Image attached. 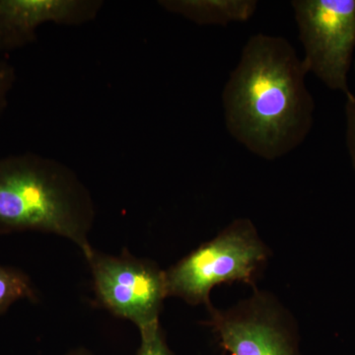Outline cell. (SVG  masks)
<instances>
[{
  "label": "cell",
  "instance_id": "6da1fadb",
  "mask_svg": "<svg viewBox=\"0 0 355 355\" xmlns=\"http://www.w3.org/2000/svg\"><path fill=\"white\" fill-rule=\"evenodd\" d=\"M308 73L286 38L252 36L222 93L231 137L266 160L282 157L300 146L314 123Z\"/></svg>",
  "mask_w": 355,
  "mask_h": 355
},
{
  "label": "cell",
  "instance_id": "7a4b0ae2",
  "mask_svg": "<svg viewBox=\"0 0 355 355\" xmlns=\"http://www.w3.org/2000/svg\"><path fill=\"white\" fill-rule=\"evenodd\" d=\"M95 218L92 196L69 166L35 153L0 158V235L60 236L85 257Z\"/></svg>",
  "mask_w": 355,
  "mask_h": 355
},
{
  "label": "cell",
  "instance_id": "3957f363",
  "mask_svg": "<svg viewBox=\"0 0 355 355\" xmlns=\"http://www.w3.org/2000/svg\"><path fill=\"white\" fill-rule=\"evenodd\" d=\"M270 257L253 221L235 219L165 270L168 297L207 308L214 287L244 284L256 288Z\"/></svg>",
  "mask_w": 355,
  "mask_h": 355
},
{
  "label": "cell",
  "instance_id": "277c9868",
  "mask_svg": "<svg viewBox=\"0 0 355 355\" xmlns=\"http://www.w3.org/2000/svg\"><path fill=\"white\" fill-rule=\"evenodd\" d=\"M84 258L92 272L96 304L132 322L139 333L160 324L167 282L155 261L137 258L128 249L114 256L93 248Z\"/></svg>",
  "mask_w": 355,
  "mask_h": 355
},
{
  "label": "cell",
  "instance_id": "5b68a950",
  "mask_svg": "<svg viewBox=\"0 0 355 355\" xmlns=\"http://www.w3.org/2000/svg\"><path fill=\"white\" fill-rule=\"evenodd\" d=\"M207 309L205 324L229 355H301L297 322L270 292L256 287L227 309Z\"/></svg>",
  "mask_w": 355,
  "mask_h": 355
},
{
  "label": "cell",
  "instance_id": "8992f818",
  "mask_svg": "<svg viewBox=\"0 0 355 355\" xmlns=\"http://www.w3.org/2000/svg\"><path fill=\"white\" fill-rule=\"evenodd\" d=\"M304 62L329 89L352 94L349 71L355 50V0L291 2Z\"/></svg>",
  "mask_w": 355,
  "mask_h": 355
},
{
  "label": "cell",
  "instance_id": "52a82bcc",
  "mask_svg": "<svg viewBox=\"0 0 355 355\" xmlns=\"http://www.w3.org/2000/svg\"><path fill=\"white\" fill-rule=\"evenodd\" d=\"M101 0H0V53L36 42L39 28L48 23L81 26L94 21Z\"/></svg>",
  "mask_w": 355,
  "mask_h": 355
},
{
  "label": "cell",
  "instance_id": "ba28073f",
  "mask_svg": "<svg viewBox=\"0 0 355 355\" xmlns=\"http://www.w3.org/2000/svg\"><path fill=\"white\" fill-rule=\"evenodd\" d=\"M164 10L198 25L227 26L244 23L253 17L256 0H161Z\"/></svg>",
  "mask_w": 355,
  "mask_h": 355
},
{
  "label": "cell",
  "instance_id": "9c48e42d",
  "mask_svg": "<svg viewBox=\"0 0 355 355\" xmlns=\"http://www.w3.org/2000/svg\"><path fill=\"white\" fill-rule=\"evenodd\" d=\"M28 299L36 302L38 294L30 277L17 268L0 266V315L16 301Z\"/></svg>",
  "mask_w": 355,
  "mask_h": 355
},
{
  "label": "cell",
  "instance_id": "30bf717a",
  "mask_svg": "<svg viewBox=\"0 0 355 355\" xmlns=\"http://www.w3.org/2000/svg\"><path fill=\"white\" fill-rule=\"evenodd\" d=\"M137 355H175L168 345L161 324L140 333V345Z\"/></svg>",
  "mask_w": 355,
  "mask_h": 355
},
{
  "label": "cell",
  "instance_id": "8fae6325",
  "mask_svg": "<svg viewBox=\"0 0 355 355\" xmlns=\"http://www.w3.org/2000/svg\"><path fill=\"white\" fill-rule=\"evenodd\" d=\"M345 101V120H347V150H349L350 160L355 171V96H347Z\"/></svg>",
  "mask_w": 355,
  "mask_h": 355
},
{
  "label": "cell",
  "instance_id": "7c38bea8",
  "mask_svg": "<svg viewBox=\"0 0 355 355\" xmlns=\"http://www.w3.org/2000/svg\"><path fill=\"white\" fill-rule=\"evenodd\" d=\"M15 81V67L7 60H0V114L7 107V98Z\"/></svg>",
  "mask_w": 355,
  "mask_h": 355
},
{
  "label": "cell",
  "instance_id": "4fadbf2b",
  "mask_svg": "<svg viewBox=\"0 0 355 355\" xmlns=\"http://www.w3.org/2000/svg\"><path fill=\"white\" fill-rule=\"evenodd\" d=\"M65 355H94L92 352H89V350L86 349H83V347H79V349L70 350L69 352H67Z\"/></svg>",
  "mask_w": 355,
  "mask_h": 355
},
{
  "label": "cell",
  "instance_id": "5bb4252c",
  "mask_svg": "<svg viewBox=\"0 0 355 355\" xmlns=\"http://www.w3.org/2000/svg\"><path fill=\"white\" fill-rule=\"evenodd\" d=\"M354 69H355V64H354Z\"/></svg>",
  "mask_w": 355,
  "mask_h": 355
}]
</instances>
